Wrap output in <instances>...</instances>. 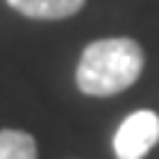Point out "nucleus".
Wrapping results in <instances>:
<instances>
[{
  "label": "nucleus",
  "instance_id": "3",
  "mask_svg": "<svg viewBox=\"0 0 159 159\" xmlns=\"http://www.w3.org/2000/svg\"><path fill=\"white\" fill-rule=\"evenodd\" d=\"M15 12L24 18H39V21H62L77 15L85 6V0H6Z\"/></svg>",
  "mask_w": 159,
  "mask_h": 159
},
{
  "label": "nucleus",
  "instance_id": "4",
  "mask_svg": "<svg viewBox=\"0 0 159 159\" xmlns=\"http://www.w3.org/2000/svg\"><path fill=\"white\" fill-rule=\"evenodd\" d=\"M0 159H39V144L24 130H0Z\"/></svg>",
  "mask_w": 159,
  "mask_h": 159
},
{
  "label": "nucleus",
  "instance_id": "1",
  "mask_svg": "<svg viewBox=\"0 0 159 159\" xmlns=\"http://www.w3.org/2000/svg\"><path fill=\"white\" fill-rule=\"evenodd\" d=\"M144 71V50L136 39H97L77 62V89L89 97H112L130 89Z\"/></svg>",
  "mask_w": 159,
  "mask_h": 159
},
{
  "label": "nucleus",
  "instance_id": "2",
  "mask_svg": "<svg viewBox=\"0 0 159 159\" xmlns=\"http://www.w3.org/2000/svg\"><path fill=\"white\" fill-rule=\"evenodd\" d=\"M159 142V115L150 109L127 115L112 139L115 159H144Z\"/></svg>",
  "mask_w": 159,
  "mask_h": 159
}]
</instances>
